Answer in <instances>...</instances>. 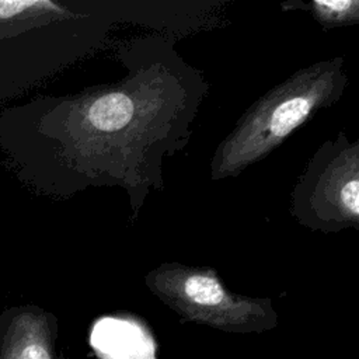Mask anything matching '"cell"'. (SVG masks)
<instances>
[{"mask_svg":"<svg viewBox=\"0 0 359 359\" xmlns=\"http://www.w3.org/2000/svg\"><path fill=\"white\" fill-rule=\"evenodd\" d=\"M177 307L191 320L233 332L261 331L271 327L268 314L251 302L230 297L210 275L192 273L174 293Z\"/></svg>","mask_w":359,"mask_h":359,"instance_id":"6da1fadb","label":"cell"},{"mask_svg":"<svg viewBox=\"0 0 359 359\" xmlns=\"http://www.w3.org/2000/svg\"><path fill=\"white\" fill-rule=\"evenodd\" d=\"M57 327L49 313L34 306L0 313V359H59Z\"/></svg>","mask_w":359,"mask_h":359,"instance_id":"7a4b0ae2","label":"cell"},{"mask_svg":"<svg viewBox=\"0 0 359 359\" xmlns=\"http://www.w3.org/2000/svg\"><path fill=\"white\" fill-rule=\"evenodd\" d=\"M133 102L122 93H109L95 100L88 109V119L102 132L122 129L133 116Z\"/></svg>","mask_w":359,"mask_h":359,"instance_id":"3957f363","label":"cell"},{"mask_svg":"<svg viewBox=\"0 0 359 359\" xmlns=\"http://www.w3.org/2000/svg\"><path fill=\"white\" fill-rule=\"evenodd\" d=\"M313 101L306 97H294L279 104L271 116L269 129L273 136L283 137L300 125L309 115Z\"/></svg>","mask_w":359,"mask_h":359,"instance_id":"277c9868","label":"cell"},{"mask_svg":"<svg viewBox=\"0 0 359 359\" xmlns=\"http://www.w3.org/2000/svg\"><path fill=\"white\" fill-rule=\"evenodd\" d=\"M52 3L48 1H32V0H0V18L11 20L25 14L29 10L49 7Z\"/></svg>","mask_w":359,"mask_h":359,"instance_id":"5b68a950","label":"cell"},{"mask_svg":"<svg viewBox=\"0 0 359 359\" xmlns=\"http://www.w3.org/2000/svg\"><path fill=\"white\" fill-rule=\"evenodd\" d=\"M341 201H342L345 209L352 213V216H358V213H359V182H358V180H352L342 187Z\"/></svg>","mask_w":359,"mask_h":359,"instance_id":"8992f818","label":"cell"},{"mask_svg":"<svg viewBox=\"0 0 359 359\" xmlns=\"http://www.w3.org/2000/svg\"><path fill=\"white\" fill-rule=\"evenodd\" d=\"M314 4H316V7L323 8L328 13H334V14L344 13V11L349 10L352 6H356L355 1H341V0H338V1H316Z\"/></svg>","mask_w":359,"mask_h":359,"instance_id":"52a82bcc","label":"cell"}]
</instances>
